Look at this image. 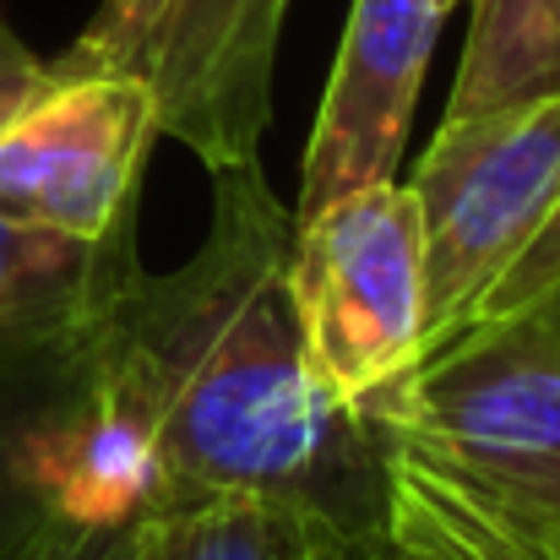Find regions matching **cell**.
I'll return each instance as SVG.
<instances>
[{
  "label": "cell",
  "instance_id": "cell-1",
  "mask_svg": "<svg viewBox=\"0 0 560 560\" xmlns=\"http://www.w3.org/2000/svg\"><path fill=\"white\" fill-rule=\"evenodd\" d=\"M289 250L294 207L261 164L223 170L201 250L164 278L142 272L98 332L159 430V517L201 501H272L381 528L375 424L311 381Z\"/></svg>",
  "mask_w": 560,
  "mask_h": 560
},
{
  "label": "cell",
  "instance_id": "cell-2",
  "mask_svg": "<svg viewBox=\"0 0 560 560\" xmlns=\"http://www.w3.org/2000/svg\"><path fill=\"white\" fill-rule=\"evenodd\" d=\"M365 413L392 545L424 560H560V322L550 305L452 332Z\"/></svg>",
  "mask_w": 560,
  "mask_h": 560
},
{
  "label": "cell",
  "instance_id": "cell-3",
  "mask_svg": "<svg viewBox=\"0 0 560 560\" xmlns=\"http://www.w3.org/2000/svg\"><path fill=\"white\" fill-rule=\"evenodd\" d=\"M289 300L311 381L338 408L375 402L424 360V218L402 180L294 218Z\"/></svg>",
  "mask_w": 560,
  "mask_h": 560
},
{
  "label": "cell",
  "instance_id": "cell-4",
  "mask_svg": "<svg viewBox=\"0 0 560 560\" xmlns=\"http://www.w3.org/2000/svg\"><path fill=\"white\" fill-rule=\"evenodd\" d=\"M408 190L424 218V354L463 332L560 201V82L539 98L441 120Z\"/></svg>",
  "mask_w": 560,
  "mask_h": 560
},
{
  "label": "cell",
  "instance_id": "cell-5",
  "mask_svg": "<svg viewBox=\"0 0 560 560\" xmlns=\"http://www.w3.org/2000/svg\"><path fill=\"white\" fill-rule=\"evenodd\" d=\"M153 142L159 109L137 71L55 82L0 137V212L11 223L104 240L137 223V180Z\"/></svg>",
  "mask_w": 560,
  "mask_h": 560
},
{
  "label": "cell",
  "instance_id": "cell-6",
  "mask_svg": "<svg viewBox=\"0 0 560 560\" xmlns=\"http://www.w3.org/2000/svg\"><path fill=\"white\" fill-rule=\"evenodd\" d=\"M98 332L82 343V360L55 402L27 424L16 479L33 517L71 528H137L159 517L164 495L159 430Z\"/></svg>",
  "mask_w": 560,
  "mask_h": 560
},
{
  "label": "cell",
  "instance_id": "cell-7",
  "mask_svg": "<svg viewBox=\"0 0 560 560\" xmlns=\"http://www.w3.org/2000/svg\"><path fill=\"white\" fill-rule=\"evenodd\" d=\"M289 0H170L137 77L153 88L159 137L212 175L245 170L272 120V66Z\"/></svg>",
  "mask_w": 560,
  "mask_h": 560
},
{
  "label": "cell",
  "instance_id": "cell-8",
  "mask_svg": "<svg viewBox=\"0 0 560 560\" xmlns=\"http://www.w3.org/2000/svg\"><path fill=\"white\" fill-rule=\"evenodd\" d=\"M452 0H354L316 131L305 148V180L294 218L349 196V190L397 180L413 104L441 38Z\"/></svg>",
  "mask_w": 560,
  "mask_h": 560
},
{
  "label": "cell",
  "instance_id": "cell-9",
  "mask_svg": "<svg viewBox=\"0 0 560 560\" xmlns=\"http://www.w3.org/2000/svg\"><path fill=\"white\" fill-rule=\"evenodd\" d=\"M137 223L77 240L0 212V360L82 343L137 289Z\"/></svg>",
  "mask_w": 560,
  "mask_h": 560
},
{
  "label": "cell",
  "instance_id": "cell-10",
  "mask_svg": "<svg viewBox=\"0 0 560 560\" xmlns=\"http://www.w3.org/2000/svg\"><path fill=\"white\" fill-rule=\"evenodd\" d=\"M468 49L446 98V120H474L560 82V0H468Z\"/></svg>",
  "mask_w": 560,
  "mask_h": 560
},
{
  "label": "cell",
  "instance_id": "cell-11",
  "mask_svg": "<svg viewBox=\"0 0 560 560\" xmlns=\"http://www.w3.org/2000/svg\"><path fill=\"white\" fill-rule=\"evenodd\" d=\"M311 512L272 501H201L153 523V560H300Z\"/></svg>",
  "mask_w": 560,
  "mask_h": 560
},
{
  "label": "cell",
  "instance_id": "cell-12",
  "mask_svg": "<svg viewBox=\"0 0 560 560\" xmlns=\"http://www.w3.org/2000/svg\"><path fill=\"white\" fill-rule=\"evenodd\" d=\"M93 338V332H88ZM82 338V343H88ZM82 343H60V349H38V354H5L0 360V523H33L27 490L16 479V446L27 435V424L55 402V392L71 381Z\"/></svg>",
  "mask_w": 560,
  "mask_h": 560
},
{
  "label": "cell",
  "instance_id": "cell-13",
  "mask_svg": "<svg viewBox=\"0 0 560 560\" xmlns=\"http://www.w3.org/2000/svg\"><path fill=\"white\" fill-rule=\"evenodd\" d=\"M170 0H98V11L88 16V27L77 33V44L49 60L55 82H71V77H115V71H137L148 44H153V27L164 16Z\"/></svg>",
  "mask_w": 560,
  "mask_h": 560
},
{
  "label": "cell",
  "instance_id": "cell-14",
  "mask_svg": "<svg viewBox=\"0 0 560 560\" xmlns=\"http://www.w3.org/2000/svg\"><path fill=\"white\" fill-rule=\"evenodd\" d=\"M556 294H560V201L550 207V218L534 229V240L517 250V261L501 272V283L485 294V305L474 311V322H501V316L545 311Z\"/></svg>",
  "mask_w": 560,
  "mask_h": 560
},
{
  "label": "cell",
  "instance_id": "cell-15",
  "mask_svg": "<svg viewBox=\"0 0 560 560\" xmlns=\"http://www.w3.org/2000/svg\"><path fill=\"white\" fill-rule=\"evenodd\" d=\"M5 560H153V523L137 528H71L38 517Z\"/></svg>",
  "mask_w": 560,
  "mask_h": 560
},
{
  "label": "cell",
  "instance_id": "cell-16",
  "mask_svg": "<svg viewBox=\"0 0 560 560\" xmlns=\"http://www.w3.org/2000/svg\"><path fill=\"white\" fill-rule=\"evenodd\" d=\"M49 88H55L49 60H38V55L0 22V137H5Z\"/></svg>",
  "mask_w": 560,
  "mask_h": 560
},
{
  "label": "cell",
  "instance_id": "cell-17",
  "mask_svg": "<svg viewBox=\"0 0 560 560\" xmlns=\"http://www.w3.org/2000/svg\"><path fill=\"white\" fill-rule=\"evenodd\" d=\"M300 560H424L386 539V528H343L332 517H311Z\"/></svg>",
  "mask_w": 560,
  "mask_h": 560
},
{
  "label": "cell",
  "instance_id": "cell-18",
  "mask_svg": "<svg viewBox=\"0 0 560 560\" xmlns=\"http://www.w3.org/2000/svg\"><path fill=\"white\" fill-rule=\"evenodd\" d=\"M550 311H556V322H560V294H556V300H550Z\"/></svg>",
  "mask_w": 560,
  "mask_h": 560
},
{
  "label": "cell",
  "instance_id": "cell-19",
  "mask_svg": "<svg viewBox=\"0 0 560 560\" xmlns=\"http://www.w3.org/2000/svg\"><path fill=\"white\" fill-rule=\"evenodd\" d=\"M452 5H463V0H452Z\"/></svg>",
  "mask_w": 560,
  "mask_h": 560
}]
</instances>
